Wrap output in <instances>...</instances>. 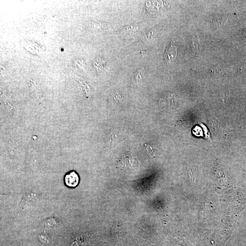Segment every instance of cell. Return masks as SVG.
<instances>
[{
    "label": "cell",
    "mask_w": 246,
    "mask_h": 246,
    "mask_svg": "<svg viewBox=\"0 0 246 246\" xmlns=\"http://www.w3.org/2000/svg\"><path fill=\"white\" fill-rule=\"evenodd\" d=\"M79 177L75 171H70L66 173L64 177V183L67 187L74 188L78 185Z\"/></svg>",
    "instance_id": "1"
},
{
    "label": "cell",
    "mask_w": 246,
    "mask_h": 246,
    "mask_svg": "<svg viewBox=\"0 0 246 246\" xmlns=\"http://www.w3.org/2000/svg\"><path fill=\"white\" fill-rule=\"evenodd\" d=\"M177 54V48L176 46L171 44L164 53V58L166 63L170 64L176 59Z\"/></svg>",
    "instance_id": "2"
},
{
    "label": "cell",
    "mask_w": 246,
    "mask_h": 246,
    "mask_svg": "<svg viewBox=\"0 0 246 246\" xmlns=\"http://www.w3.org/2000/svg\"><path fill=\"white\" fill-rule=\"evenodd\" d=\"M91 25L95 29H107L111 27V25L107 23L98 22H93Z\"/></svg>",
    "instance_id": "3"
},
{
    "label": "cell",
    "mask_w": 246,
    "mask_h": 246,
    "mask_svg": "<svg viewBox=\"0 0 246 246\" xmlns=\"http://www.w3.org/2000/svg\"><path fill=\"white\" fill-rule=\"evenodd\" d=\"M93 66L98 72L101 70L105 67V63L103 59L97 58L93 61Z\"/></svg>",
    "instance_id": "4"
},
{
    "label": "cell",
    "mask_w": 246,
    "mask_h": 246,
    "mask_svg": "<svg viewBox=\"0 0 246 246\" xmlns=\"http://www.w3.org/2000/svg\"><path fill=\"white\" fill-rule=\"evenodd\" d=\"M145 71V69H144V68H142L138 70L134 73V76H133V81H134V82H138L141 80L142 79V77L144 75Z\"/></svg>",
    "instance_id": "5"
},
{
    "label": "cell",
    "mask_w": 246,
    "mask_h": 246,
    "mask_svg": "<svg viewBox=\"0 0 246 246\" xmlns=\"http://www.w3.org/2000/svg\"><path fill=\"white\" fill-rule=\"evenodd\" d=\"M139 27L137 25H131L128 26L124 27L121 29L119 30L118 31L119 33H128L132 32L135 31L139 29Z\"/></svg>",
    "instance_id": "6"
},
{
    "label": "cell",
    "mask_w": 246,
    "mask_h": 246,
    "mask_svg": "<svg viewBox=\"0 0 246 246\" xmlns=\"http://www.w3.org/2000/svg\"><path fill=\"white\" fill-rule=\"evenodd\" d=\"M154 34V32L152 31H146L144 34V38L146 40H149L150 38L152 37V36Z\"/></svg>",
    "instance_id": "7"
},
{
    "label": "cell",
    "mask_w": 246,
    "mask_h": 246,
    "mask_svg": "<svg viewBox=\"0 0 246 246\" xmlns=\"http://www.w3.org/2000/svg\"><path fill=\"white\" fill-rule=\"evenodd\" d=\"M75 63L78 66V67H80V68L83 70L84 71L86 72L85 64L83 61H80L78 60L77 61H76Z\"/></svg>",
    "instance_id": "8"
}]
</instances>
